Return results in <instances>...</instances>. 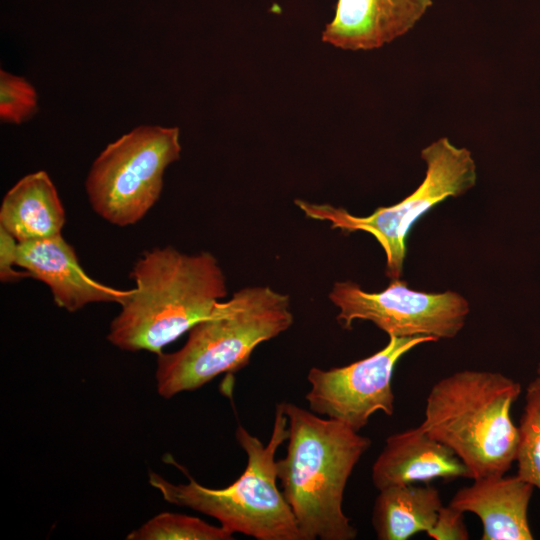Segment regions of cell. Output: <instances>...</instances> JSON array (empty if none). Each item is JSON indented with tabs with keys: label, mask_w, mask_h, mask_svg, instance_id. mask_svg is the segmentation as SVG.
I'll list each match as a JSON object with an SVG mask.
<instances>
[{
	"label": "cell",
	"mask_w": 540,
	"mask_h": 540,
	"mask_svg": "<svg viewBox=\"0 0 540 540\" xmlns=\"http://www.w3.org/2000/svg\"><path fill=\"white\" fill-rule=\"evenodd\" d=\"M421 158L427 169L418 188L399 203L379 207L368 216H355L343 207L301 199H296L295 204L307 217L329 222L332 229L371 234L385 253L386 275L391 280L399 279L407 254L408 234L414 223L440 202L467 192L477 180L471 152L456 147L446 137L422 149Z\"/></svg>",
	"instance_id": "6"
},
{
	"label": "cell",
	"mask_w": 540,
	"mask_h": 540,
	"mask_svg": "<svg viewBox=\"0 0 540 540\" xmlns=\"http://www.w3.org/2000/svg\"><path fill=\"white\" fill-rule=\"evenodd\" d=\"M436 342L432 337H389L387 345L364 359L342 367L309 370V410L344 423L355 431L382 411L394 413L392 376L398 361L414 347Z\"/></svg>",
	"instance_id": "9"
},
{
	"label": "cell",
	"mask_w": 540,
	"mask_h": 540,
	"mask_svg": "<svg viewBox=\"0 0 540 540\" xmlns=\"http://www.w3.org/2000/svg\"><path fill=\"white\" fill-rule=\"evenodd\" d=\"M329 299L339 309L337 320L343 328L365 320L389 337L454 338L470 312L468 301L457 292L412 290L400 278L381 292H367L352 281L336 282Z\"/></svg>",
	"instance_id": "8"
},
{
	"label": "cell",
	"mask_w": 540,
	"mask_h": 540,
	"mask_svg": "<svg viewBox=\"0 0 540 540\" xmlns=\"http://www.w3.org/2000/svg\"><path fill=\"white\" fill-rule=\"evenodd\" d=\"M443 506L439 490L426 485H395L379 490L372 526L379 540H407L428 532Z\"/></svg>",
	"instance_id": "15"
},
{
	"label": "cell",
	"mask_w": 540,
	"mask_h": 540,
	"mask_svg": "<svg viewBox=\"0 0 540 540\" xmlns=\"http://www.w3.org/2000/svg\"><path fill=\"white\" fill-rule=\"evenodd\" d=\"M537 376L540 377V362L538 363V366H537Z\"/></svg>",
	"instance_id": "21"
},
{
	"label": "cell",
	"mask_w": 540,
	"mask_h": 540,
	"mask_svg": "<svg viewBox=\"0 0 540 540\" xmlns=\"http://www.w3.org/2000/svg\"><path fill=\"white\" fill-rule=\"evenodd\" d=\"M135 283L112 320L107 340L129 352L157 355L206 318L227 294L226 277L210 252L187 254L172 246L147 250L135 262Z\"/></svg>",
	"instance_id": "1"
},
{
	"label": "cell",
	"mask_w": 540,
	"mask_h": 540,
	"mask_svg": "<svg viewBox=\"0 0 540 540\" xmlns=\"http://www.w3.org/2000/svg\"><path fill=\"white\" fill-rule=\"evenodd\" d=\"M432 0H337L322 41L343 50H372L408 33Z\"/></svg>",
	"instance_id": "11"
},
{
	"label": "cell",
	"mask_w": 540,
	"mask_h": 540,
	"mask_svg": "<svg viewBox=\"0 0 540 540\" xmlns=\"http://www.w3.org/2000/svg\"><path fill=\"white\" fill-rule=\"evenodd\" d=\"M521 391L499 372H455L432 386L420 425L461 459L472 480L505 475L516 460L519 432L511 409Z\"/></svg>",
	"instance_id": "4"
},
{
	"label": "cell",
	"mask_w": 540,
	"mask_h": 540,
	"mask_svg": "<svg viewBox=\"0 0 540 540\" xmlns=\"http://www.w3.org/2000/svg\"><path fill=\"white\" fill-rule=\"evenodd\" d=\"M16 265L46 284L55 304L77 312L93 303H123L131 290L116 289L91 278L74 247L61 235L18 243Z\"/></svg>",
	"instance_id": "10"
},
{
	"label": "cell",
	"mask_w": 540,
	"mask_h": 540,
	"mask_svg": "<svg viewBox=\"0 0 540 540\" xmlns=\"http://www.w3.org/2000/svg\"><path fill=\"white\" fill-rule=\"evenodd\" d=\"M533 490L517 474L481 477L461 487L449 505L480 518L482 540H532L528 508Z\"/></svg>",
	"instance_id": "13"
},
{
	"label": "cell",
	"mask_w": 540,
	"mask_h": 540,
	"mask_svg": "<svg viewBox=\"0 0 540 540\" xmlns=\"http://www.w3.org/2000/svg\"><path fill=\"white\" fill-rule=\"evenodd\" d=\"M288 445L276 461L282 494L302 540H353L357 529L345 515L344 491L371 440L342 422L283 402Z\"/></svg>",
	"instance_id": "2"
},
{
	"label": "cell",
	"mask_w": 540,
	"mask_h": 540,
	"mask_svg": "<svg viewBox=\"0 0 540 540\" xmlns=\"http://www.w3.org/2000/svg\"><path fill=\"white\" fill-rule=\"evenodd\" d=\"M178 127L139 125L109 143L85 180L93 211L110 224H136L159 200L167 167L180 159Z\"/></svg>",
	"instance_id": "7"
},
{
	"label": "cell",
	"mask_w": 540,
	"mask_h": 540,
	"mask_svg": "<svg viewBox=\"0 0 540 540\" xmlns=\"http://www.w3.org/2000/svg\"><path fill=\"white\" fill-rule=\"evenodd\" d=\"M233 532L179 513L161 512L126 537L127 540H231Z\"/></svg>",
	"instance_id": "16"
},
{
	"label": "cell",
	"mask_w": 540,
	"mask_h": 540,
	"mask_svg": "<svg viewBox=\"0 0 540 540\" xmlns=\"http://www.w3.org/2000/svg\"><path fill=\"white\" fill-rule=\"evenodd\" d=\"M39 110L36 88L24 77L0 70V120L4 124L21 125Z\"/></svg>",
	"instance_id": "18"
},
{
	"label": "cell",
	"mask_w": 540,
	"mask_h": 540,
	"mask_svg": "<svg viewBox=\"0 0 540 540\" xmlns=\"http://www.w3.org/2000/svg\"><path fill=\"white\" fill-rule=\"evenodd\" d=\"M65 221V209L56 186L43 170L18 180L0 205V227L18 243L61 235Z\"/></svg>",
	"instance_id": "14"
},
{
	"label": "cell",
	"mask_w": 540,
	"mask_h": 540,
	"mask_svg": "<svg viewBox=\"0 0 540 540\" xmlns=\"http://www.w3.org/2000/svg\"><path fill=\"white\" fill-rule=\"evenodd\" d=\"M290 298L269 286H249L219 301L195 324L184 345L157 358L158 394L169 399L196 390L222 373L245 367L254 349L288 330Z\"/></svg>",
	"instance_id": "3"
},
{
	"label": "cell",
	"mask_w": 540,
	"mask_h": 540,
	"mask_svg": "<svg viewBox=\"0 0 540 540\" xmlns=\"http://www.w3.org/2000/svg\"><path fill=\"white\" fill-rule=\"evenodd\" d=\"M426 534L434 540H467L470 538L464 521V512L449 504L440 508L433 527Z\"/></svg>",
	"instance_id": "19"
},
{
	"label": "cell",
	"mask_w": 540,
	"mask_h": 540,
	"mask_svg": "<svg viewBox=\"0 0 540 540\" xmlns=\"http://www.w3.org/2000/svg\"><path fill=\"white\" fill-rule=\"evenodd\" d=\"M376 489L428 483L434 479L471 478L455 453L419 425L390 435L372 466Z\"/></svg>",
	"instance_id": "12"
},
{
	"label": "cell",
	"mask_w": 540,
	"mask_h": 540,
	"mask_svg": "<svg viewBox=\"0 0 540 540\" xmlns=\"http://www.w3.org/2000/svg\"><path fill=\"white\" fill-rule=\"evenodd\" d=\"M235 436L247 464L231 485L212 489L190 476L188 483L174 484L155 472L149 473V483L167 502L211 516L233 533L257 540H302L292 510L277 487L275 455L289 436L283 402L276 405L266 444L241 425Z\"/></svg>",
	"instance_id": "5"
},
{
	"label": "cell",
	"mask_w": 540,
	"mask_h": 540,
	"mask_svg": "<svg viewBox=\"0 0 540 540\" xmlns=\"http://www.w3.org/2000/svg\"><path fill=\"white\" fill-rule=\"evenodd\" d=\"M18 241L5 229L0 227V280L3 283L17 282L31 275L25 271L14 269L17 260Z\"/></svg>",
	"instance_id": "20"
},
{
	"label": "cell",
	"mask_w": 540,
	"mask_h": 540,
	"mask_svg": "<svg viewBox=\"0 0 540 540\" xmlns=\"http://www.w3.org/2000/svg\"><path fill=\"white\" fill-rule=\"evenodd\" d=\"M516 460L517 475L540 490V377L526 388L519 425Z\"/></svg>",
	"instance_id": "17"
}]
</instances>
